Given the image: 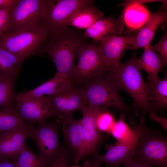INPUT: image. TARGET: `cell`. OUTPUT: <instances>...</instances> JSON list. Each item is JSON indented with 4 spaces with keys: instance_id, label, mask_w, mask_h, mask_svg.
Segmentation results:
<instances>
[{
    "instance_id": "obj_1",
    "label": "cell",
    "mask_w": 167,
    "mask_h": 167,
    "mask_svg": "<svg viewBox=\"0 0 167 167\" xmlns=\"http://www.w3.org/2000/svg\"><path fill=\"white\" fill-rule=\"evenodd\" d=\"M96 78L84 89L87 105L112 108L130 124H135L139 113L122 99L120 95L122 88L111 73L107 72Z\"/></svg>"
},
{
    "instance_id": "obj_2",
    "label": "cell",
    "mask_w": 167,
    "mask_h": 167,
    "mask_svg": "<svg viewBox=\"0 0 167 167\" xmlns=\"http://www.w3.org/2000/svg\"><path fill=\"white\" fill-rule=\"evenodd\" d=\"M136 52L126 62L121 64L110 72L120 84L122 90L132 97L131 106L137 113L156 112L148 96L147 83L143 81L137 62Z\"/></svg>"
},
{
    "instance_id": "obj_3",
    "label": "cell",
    "mask_w": 167,
    "mask_h": 167,
    "mask_svg": "<svg viewBox=\"0 0 167 167\" xmlns=\"http://www.w3.org/2000/svg\"><path fill=\"white\" fill-rule=\"evenodd\" d=\"M52 36L46 26L7 31L0 36V46L15 55L22 63L28 58L41 54L42 46Z\"/></svg>"
},
{
    "instance_id": "obj_4",
    "label": "cell",
    "mask_w": 167,
    "mask_h": 167,
    "mask_svg": "<svg viewBox=\"0 0 167 167\" xmlns=\"http://www.w3.org/2000/svg\"><path fill=\"white\" fill-rule=\"evenodd\" d=\"M82 44L76 37L65 30L52 35L43 45L41 52L48 55L56 66L57 72L71 81L75 60Z\"/></svg>"
},
{
    "instance_id": "obj_5",
    "label": "cell",
    "mask_w": 167,
    "mask_h": 167,
    "mask_svg": "<svg viewBox=\"0 0 167 167\" xmlns=\"http://www.w3.org/2000/svg\"><path fill=\"white\" fill-rule=\"evenodd\" d=\"M133 157L151 166L167 167V140L161 131L145 130L132 152Z\"/></svg>"
},
{
    "instance_id": "obj_6",
    "label": "cell",
    "mask_w": 167,
    "mask_h": 167,
    "mask_svg": "<svg viewBox=\"0 0 167 167\" xmlns=\"http://www.w3.org/2000/svg\"><path fill=\"white\" fill-rule=\"evenodd\" d=\"M78 59L71 78L75 82L82 83L110 71L111 68L98 45L82 44L77 52Z\"/></svg>"
},
{
    "instance_id": "obj_7",
    "label": "cell",
    "mask_w": 167,
    "mask_h": 167,
    "mask_svg": "<svg viewBox=\"0 0 167 167\" xmlns=\"http://www.w3.org/2000/svg\"><path fill=\"white\" fill-rule=\"evenodd\" d=\"M46 9L45 0H19L10 13L7 31L15 32L46 26Z\"/></svg>"
},
{
    "instance_id": "obj_8",
    "label": "cell",
    "mask_w": 167,
    "mask_h": 167,
    "mask_svg": "<svg viewBox=\"0 0 167 167\" xmlns=\"http://www.w3.org/2000/svg\"><path fill=\"white\" fill-rule=\"evenodd\" d=\"M60 128L56 123L45 120L38 122L32 130L29 138L35 143L38 155L49 165L62 153L66 148L60 142Z\"/></svg>"
},
{
    "instance_id": "obj_9",
    "label": "cell",
    "mask_w": 167,
    "mask_h": 167,
    "mask_svg": "<svg viewBox=\"0 0 167 167\" xmlns=\"http://www.w3.org/2000/svg\"><path fill=\"white\" fill-rule=\"evenodd\" d=\"M45 100L54 117H59L62 120L75 111H82L87 105L84 89L75 87L72 82L54 94L45 96Z\"/></svg>"
},
{
    "instance_id": "obj_10",
    "label": "cell",
    "mask_w": 167,
    "mask_h": 167,
    "mask_svg": "<svg viewBox=\"0 0 167 167\" xmlns=\"http://www.w3.org/2000/svg\"><path fill=\"white\" fill-rule=\"evenodd\" d=\"M46 9L45 24L52 35L66 30L67 22L77 11L91 5L88 0H45Z\"/></svg>"
},
{
    "instance_id": "obj_11",
    "label": "cell",
    "mask_w": 167,
    "mask_h": 167,
    "mask_svg": "<svg viewBox=\"0 0 167 167\" xmlns=\"http://www.w3.org/2000/svg\"><path fill=\"white\" fill-rule=\"evenodd\" d=\"M106 108L87 105L82 111V117L80 119L85 139L82 157L88 154L95 155L98 153L99 148L109 137V134L99 132L95 125L97 115Z\"/></svg>"
},
{
    "instance_id": "obj_12",
    "label": "cell",
    "mask_w": 167,
    "mask_h": 167,
    "mask_svg": "<svg viewBox=\"0 0 167 167\" xmlns=\"http://www.w3.org/2000/svg\"><path fill=\"white\" fill-rule=\"evenodd\" d=\"M62 120L64 145L73 155L75 165H77L82 158L85 142L81 119L75 120L72 115Z\"/></svg>"
},
{
    "instance_id": "obj_13",
    "label": "cell",
    "mask_w": 167,
    "mask_h": 167,
    "mask_svg": "<svg viewBox=\"0 0 167 167\" xmlns=\"http://www.w3.org/2000/svg\"><path fill=\"white\" fill-rule=\"evenodd\" d=\"M135 35L129 33L125 36H113L99 41L98 45L111 71L119 66L120 60Z\"/></svg>"
},
{
    "instance_id": "obj_14",
    "label": "cell",
    "mask_w": 167,
    "mask_h": 167,
    "mask_svg": "<svg viewBox=\"0 0 167 167\" xmlns=\"http://www.w3.org/2000/svg\"><path fill=\"white\" fill-rule=\"evenodd\" d=\"M32 124L24 126L0 136V156L13 159L17 156L26 145L34 127Z\"/></svg>"
},
{
    "instance_id": "obj_15",
    "label": "cell",
    "mask_w": 167,
    "mask_h": 167,
    "mask_svg": "<svg viewBox=\"0 0 167 167\" xmlns=\"http://www.w3.org/2000/svg\"><path fill=\"white\" fill-rule=\"evenodd\" d=\"M14 109L24 120L29 124L54 117L45 96L24 101L15 100Z\"/></svg>"
},
{
    "instance_id": "obj_16",
    "label": "cell",
    "mask_w": 167,
    "mask_h": 167,
    "mask_svg": "<svg viewBox=\"0 0 167 167\" xmlns=\"http://www.w3.org/2000/svg\"><path fill=\"white\" fill-rule=\"evenodd\" d=\"M145 115V114L141 113L139 122L133 125L131 128L126 122L123 116L120 114L109 134L117 140V143L128 146L133 149L139 139L147 127Z\"/></svg>"
},
{
    "instance_id": "obj_17",
    "label": "cell",
    "mask_w": 167,
    "mask_h": 167,
    "mask_svg": "<svg viewBox=\"0 0 167 167\" xmlns=\"http://www.w3.org/2000/svg\"><path fill=\"white\" fill-rule=\"evenodd\" d=\"M167 20V12L161 11L150 13L145 24L138 31L130 43L128 49L136 50L150 44L160 26Z\"/></svg>"
},
{
    "instance_id": "obj_18",
    "label": "cell",
    "mask_w": 167,
    "mask_h": 167,
    "mask_svg": "<svg viewBox=\"0 0 167 167\" xmlns=\"http://www.w3.org/2000/svg\"><path fill=\"white\" fill-rule=\"evenodd\" d=\"M124 25L122 17L118 19L112 17L104 18L86 29L83 36L99 42L113 36L121 35Z\"/></svg>"
},
{
    "instance_id": "obj_19",
    "label": "cell",
    "mask_w": 167,
    "mask_h": 167,
    "mask_svg": "<svg viewBox=\"0 0 167 167\" xmlns=\"http://www.w3.org/2000/svg\"><path fill=\"white\" fill-rule=\"evenodd\" d=\"M107 151L103 155L98 153L94 159L98 163L105 164L107 167H119L129 159L133 157V148L124 144L117 143L115 145L106 144Z\"/></svg>"
},
{
    "instance_id": "obj_20",
    "label": "cell",
    "mask_w": 167,
    "mask_h": 167,
    "mask_svg": "<svg viewBox=\"0 0 167 167\" xmlns=\"http://www.w3.org/2000/svg\"><path fill=\"white\" fill-rule=\"evenodd\" d=\"M72 82L56 72L51 79L40 85L24 93L15 96V100L24 101L51 95L70 83Z\"/></svg>"
},
{
    "instance_id": "obj_21",
    "label": "cell",
    "mask_w": 167,
    "mask_h": 167,
    "mask_svg": "<svg viewBox=\"0 0 167 167\" xmlns=\"http://www.w3.org/2000/svg\"><path fill=\"white\" fill-rule=\"evenodd\" d=\"M122 18L124 25L130 30L139 31L144 25L149 16L147 9L137 1L127 2Z\"/></svg>"
},
{
    "instance_id": "obj_22",
    "label": "cell",
    "mask_w": 167,
    "mask_h": 167,
    "mask_svg": "<svg viewBox=\"0 0 167 167\" xmlns=\"http://www.w3.org/2000/svg\"><path fill=\"white\" fill-rule=\"evenodd\" d=\"M143 54L136 62L141 70H143L148 74V82L155 81L160 79L158 73L163 67L161 58L156 54L150 44L145 47Z\"/></svg>"
},
{
    "instance_id": "obj_23",
    "label": "cell",
    "mask_w": 167,
    "mask_h": 167,
    "mask_svg": "<svg viewBox=\"0 0 167 167\" xmlns=\"http://www.w3.org/2000/svg\"><path fill=\"white\" fill-rule=\"evenodd\" d=\"M148 96L156 112L163 115L167 107V73L164 77L147 83Z\"/></svg>"
},
{
    "instance_id": "obj_24",
    "label": "cell",
    "mask_w": 167,
    "mask_h": 167,
    "mask_svg": "<svg viewBox=\"0 0 167 167\" xmlns=\"http://www.w3.org/2000/svg\"><path fill=\"white\" fill-rule=\"evenodd\" d=\"M103 18V13L91 4L75 12L69 19L67 26L70 25L80 29H87L97 21Z\"/></svg>"
},
{
    "instance_id": "obj_25",
    "label": "cell",
    "mask_w": 167,
    "mask_h": 167,
    "mask_svg": "<svg viewBox=\"0 0 167 167\" xmlns=\"http://www.w3.org/2000/svg\"><path fill=\"white\" fill-rule=\"evenodd\" d=\"M22 64L15 55L0 46V77L15 80Z\"/></svg>"
},
{
    "instance_id": "obj_26",
    "label": "cell",
    "mask_w": 167,
    "mask_h": 167,
    "mask_svg": "<svg viewBox=\"0 0 167 167\" xmlns=\"http://www.w3.org/2000/svg\"><path fill=\"white\" fill-rule=\"evenodd\" d=\"M29 124L24 120L14 109L0 108V136Z\"/></svg>"
},
{
    "instance_id": "obj_27",
    "label": "cell",
    "mask_w": 167,
    "mask_h": 167,
    "mask_svg": "<svg viewBox=\"0 0 167 167\" xmlns=\"http://www.w3.org/2000/svg\"><path fill=\"white\" fill-rule=\"evenodd\" d=\"M15 79L0 77V108L15 109Z\"/></svg>"
},
{
    "instance_id": "obj_28",
    "label": "cell",
    "mask_w": 167,
    "mask_h": 167,
    "mask_svg": "<svg viewBox=\"0 0 167 167\" xmlns=\"http://www.w3.org/2000/svg\"><path fill=\"white\" fill-rule=\"evenodd\" d=\"M16 167H47L46 161L36 155L26 145L16 157L12 159Z\"/></svg>"
},
{
    "instance_id": "obj_29",
    "label": "cell",
    "mask_w": 167,
    "mask_h": 167,
    "mask_svg": "<svg viewBox=\"0 0 167 167\" xmlns=\"http://www.w3.org/2000/svg\"><path fill=\"white\" fill-rule=\"evenodd\" d=\"M115 121L113 114L106 108L97 115L95 120L96 126L99 132L109 134Z\"/></svg>"
},
{
    "instance_id": "obj_30",
    "label": "cell",
    "mask_w": 167,
    "mask_h": 167,
    "mask_svg": "<svg viewBox=\"0 0 167 167\" xmlns=\"http://www.w3.org/2000/svg\"><path fill=\"white\" fill-rule=\"evenodd\" d=\"M152 47L154 50L159 54L163 66H165L167 64V35L165 33L159 41Z\"/></svg>"
},
{
    "instance_id": "obj_31",
    "label": "cell",
    "mask_w": 167,
    "mask_h": 167,
    "mask_svg": "<svg viewBox=\"0 0 167 167\" xmlns=\"http://www.w3.org/2000/svg\"><path fill=\"white\" fill-rule=\"evenodd\" d=\"M10 24V13L0 8V36L8 31Z\"/></svg>"
},
{
    "instance_id": "obj_32",
    "label": "cell",
    "mask_w": 167,
    "mask_h": 167,
    "mask_svg": "<svg viewBox=\"0 0 167 167\" xmlns=\"http://www.w3.org/2000/svg\"><path fill=\"white\" fill-rule=\"evenodd\" d=\"M70 154V152L66 147L62 153L49 165V167H61L63 165H67Z\"/></svg>"
},
{
    "instance_id": "obj_33",
    "label": "cell",
    "mask_w": 167,
    "mask_h": 167,
    "mask_svg": "<svg viewBox=\"0 0 167 167\" xmlns=\"http://www.w3.org/2000/svg\"><path fill=\"white\" fill-rule=\"evenodd\" d=\"M19 0H0V8L6 10L10 13L15 8Z\"/></svg>"
},
{
    "instance_id": "obj_34",
    "label": "cell",
    "mask_w": 167,
    "mask_h": 167,
    "mask_svg": "<svg viewBox=\"0 0 167 167\" xmlns=\"http://www.w3.org/2000/svg\"><path fill=\"white\" fill-rule=\"evenodd\" d=\"M149 117L151 120L160 124L166 131H167V119L165 116L161 117L156 112L149 113Z\"/></svg>"
},
{
    "instance_id": "obj_35",
    "label": "cell",
    "mask_w": 167,
    "mask_h": 167,
    "mask_svg": "<svg viewBox=\"0 0 167 167\" xmlns=\"http://www.w3.org/2000/svg\"><path fill=\"white\" fill-rule=\"evenodd\" d=\"M123 165V167H153L133 157L128 159Z\"/></svg>"
},
{
    "instance_id": "obj_36",
    "label": "cell",
    "mask_w": 167,
    "mask_h": 167,
    "mask_svg": "<svg viewBox=\"0 0 167 167\" xmlns=\"http://www.w3.org/2000/svg\"><path fill=\"white\" fill-rule=\"evenodd\" d=\"M11 159L0 156V167H16Z\"/></svg>"
},
{
    "instance_id": "obj_37",
    "label": "cell",
    "mask_w": 167,
    "mask_h": 167,
    "mask_svg": "<svg viewBox=\"0 0 167 167\" xmlns=\"http://www.w3.org/2000/svg\"><path fill=\"white\" fill-rule=\"evenodd\" d=\"M84 167H102L101 164L94 158L86 161L84 164Z\"/></svg>"
},
{
    "instance_id": "obj_38",
    "label": "cell",
    "mask_w": 167,
    "mask_h": 167,
    "mask_svg": "<svg viewBox=\"0 0 167 167\" xmlns=\"http://www.w3.org/2000/svg\"><path fill=\"white\" fill-rule=\"evenodd\" d=\"M61 167H81L80 166H78L77 165H74L69 166L67 165H62Z\"/></svg>"
}]
</instances>
